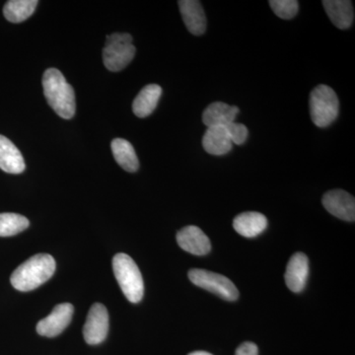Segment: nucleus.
I'll list each match as a JSON object with an SVG mask.
<instances>
[{
	"label": "nucleus",
	"instance_id": "obj_1",
	"mask_svg": "<svg viewBox=\"0 0 355 355\" xmlns=\"http://www.w3.org/2000/svg\"><path fill=\"white\" fill-rule=\"evenodd\" d=\"M44 94L46 101L60 116L69 120L76 114V94L64 74L57 69H49L43 76Z\"/></svg>",
	"mask_w": 355,
	"mask_h": 355
},
{
	"label": "nucleus",
	"instance_id": "obj_2",
	"mask_svg": "<svg viewBox=\"0 0 355 355\" xmlns=\"http://www.w3.org/2000/svg\"><path fill=\"white\" fill-rule=\"evenodd\" d=\"M55 261L51 254L33 256L14 270L11 284L17 291L27 292L38 288L53 277Z\"/></svg>",
	"mask_w": 355,
	"mask_h": 355
},
{
	"label": "nucleus",
	"instance_id": "obj_3",
	"mask_svg": "<svg viewBox=\"0 0 355 355\" xmlns=\"http://www.w3.org/2000/svg\"><path fill=\"white\" fill-rule=\"evenodd\" d=\"M114 277L128 300L139 303L144 297V284L139 266L128 254H116L113 259Z\"/></svg>",
	"mask_w": 355,
	"mask_h": 355
},
{
	"label": "nucleus",
	"instance_id": "obj_4",
	"mask_svg": "<svg viewBox=\"0 0 355 355\" xmlns=\"http://www.w3.org/2000/svg\"><path fill=\"white\" fill-rule=\"evenodd\" d=\"M340 101L328 85L317 86L310 94L311 120L319 128H327L338 118Z\"/></svg>",
	"mask_w": 355,
	"mask_h": 355
},
{
	"label": "nucleus",
	"instance_id": "obj_5",
	"mask_svg": "<svg viewBox=\"0 0 355 355\" xmlns=\"http://www.w3.org/2000/svg\"><path fill=\"white\" fill-rule=\"evenodd\" d=\"M135 51L130 34L114 33L107 36L103 50V62L110 71H121L132 62Z\"/></svg>",
	"mask_w": 355,
	"mask_h": 355
},
{
	"label": "nucleus",
	"instance_id": "obj_6",
	"mask_svg": "<svg viewBox=\"0 0 355 355\" xmlns=\"http://www.w3.org/2000/svg\"><path fill=\"white\" fill-rule=\"evenodd\" d=\"M189 279L195 286L212 292L224 300L235 301L239 297V291L235 284L219 273L195 268L189 272Z\"/></svg>",
	"mask_w": 355,
	"mask_h": 355
},
{
	"label": "nucleus",
	"instance_id": "obj_7",
	"mask_svg": "<svg viewBox=\"0 0 355 355\" xmlns=\"http://www.w3.org/2000/svg\"><path fill=\"white\" fill-rule=\"evenodd\" d=\"M109 331L108 310L101 303H95L89 310L83 335L88 345H99L106 340Z\"/></svg>",
	"mask_w": 355,
	"mask_h": 355
},
{
	"label": "nucleus",
	"instance_id": "obj_8",
	"mask_svg": "<svg viewBox=\"0 0 355 355\" xmlns=\"http://www.w3.org/2000/svg\"><path fill=\"white\" fill-rule=\"evenodd\" d=\"M73 311V306L70 303L55 306L51 314L37 324L39 335L53 338L62 334L71 322Z\"/></svg>",
	"mask_w": 355,
	"mask_h": 355
},
{
	"label": "nucleus",
	"instance_id": "obj_9",
	"mask_svg": "<svg viewBox=\"0 0 355 355\" xmlns=\"http://www.w3.org/2000/svg\"><path fill=\"white\" fill-rule=\"evenodd\" d=\"M323 205L334 216L342 220H355V200L350 193L343 190H334L324 193Z\"/></svg>",
	"mask_w": 355,
	"mask_h": 355
},
{
	"label": "nucleus",
	"instance_id": "obj_10",
	"mask_svg": "<svg viewBox=\"0 0 355 355\" xmlns=\"http://www.w3.org/2000/svg\"><path fill=\"white\" fill-rule=\"evenodd\" d=\"M177 242L179 246L195 256H205L211 250L209 237L198 226H186L178 232Z\"/></svg>",
	"mask_w": 355,
	"mask_h": 355
},
{
	"label": "nucleus",
	"instance_id": "obj_11",
	"mask_svg": "<svg viewBox=\"0 0 355 355\" xmlns=\"http://www.w3.org/2000/svg\"><path fill=\"white\" fill-rule=\"evenodd\" d=\"M309 275V260L303 253H296L291 257L286 266V286L291 291L301 292L305 288Z\"/></svg>",
	"mask_w": 355,
	"mask_h": 355
},
{
	"label": "nucleus",
	"instance_id": "obj_12",
	"mask_svg": "<svg viewBox=\"0 0 355 355\" xmlns=\"http://www.w3.org/2000/svg\"><path fill=\"white\" fill-rule=\"evenodd\" d=\"M178 4L189 31L196 36L205 34L207 30V16L202 3L198 0H181Z\"/></svg>",
	"mask_w": 355,
	"mask_h": 355
},
{
	"label": "nucleus",
	"instance_id": "obj_13",
	"mask_svg": "<svg viewBox=\"0 0 355 355\" xmlns=\"http://www.w3.org/2000/svg\"><path fill=\"white\" fill-rule=\"evenodd\" d=\"M239 112L238 107L222 102L212 103L203 112L202 121L207 128H224L235 121Z\"/></svg>",
	"mask_w": 355,
	"mask_h": 355
},
{
	"label": "nucleus",
	"instance_id": "obj_14",
	"mask_svg": "<svg viewBox=\"0 0 355 355\" xmlns=\"http://www.w3.org/2000/svg\"><path fill=\"white\" fill-rule=\"evenodd\" d=\"M323 6L327 15L333 24L340 30L349 29L354 20L352 2L349 0H324Z\"/></svg>",
	"mask_w": 355,
	"mask_h": 355
},
{
	"label": "nucleus",
	"instance_id": "obj_15",
	"mask_svg": "<svg viewBox=\"0 0 355 355\" xmlns=\"http://www.w3.org/2000/svg\"><path fill=\"white\" fill-rule=\"evenodd\" d=\"M0 169L9 174H20L25 170V161L11 140L0 135Z\"/></svg>",
	"mask_w": 355,
	"mask_h": 355
},
{
	"label": "nucleus",
	"instance_id": "obj_16",
	"mask_svg": "<svg viewBox=\"0 0 355 355\" xmlns=\"http://www.w3.org/2000/svg\"><path fill=\"white\" fill-rule=\"evenodd\" d=\"M268 226V219L256 211L243 212L235 217L233 221V227L238 234L247 238H254L260 235L266 230Z\"/></svg>",
	"mask_w": 355,
	"mask_h": 355
},
{
	"label": "nucleus",
	"instance_id": "obj_17",
	"mask_svg": "<svg viewBox=\"0 0 355 355\" xmlns=\"http://www.w3.org/2000/svg\"><path fill=\"white\" fill-rule=\"evenodd\" d=\"M162 95V88L157 84H149L135 97L132 111L139 118H146L153 113Z\"/></svg>",
	"mask_w": 355,
	"mask_h": 355
},
{
	"label": "nucleus",
	"instance_id": "obj_18",
	"mask_svg": "<svg viewBox=\"0 0 355 355\" xmlns=\"http://www.w3.org/2000/svg\"><path fill=\"white\" fill-rule=\"evenodd\" d=\"M202 146L207 153L211 155L222 156L230 153L232 149V142L229 139L225 128H207L203 135Z\"/></svg>",
	"mask_w": 355,
	"mask_h": 355
},
{
	"label": "nucleus",
	"instance_id": "obj_19",
	"mask_svg": "<svg viewBox=\"0 0 355 355\" xmlns=\"http://www.w3.org/2000/svg\"><path fill=\"white\" fill-rule=\"evenodd\" d=\"M111 147L116 163L123 170L130 173L137 172L139 170V158L130 141L123 139H116L112 141Z\"/></svg>",
	"mask_w": 355,
	"mask_h": 355
},
{
	"label": "nucleus",
	"instance_id": "obj_20",
	"mask_svg": "<svg viewBox=\"0 0 355 355\" xmlns=\"http://www.w3.org/2000/svg\"><path fill=\"white\" fill-rule=\"evenodd\" d=\"M38 3L37 0H10L4 6V17L11 23L23 22L31 17Z\"/></svg>",
	"mask_w": 355,
	"mask_h": 355
},
{
	"label": "nucleus",
	"instance_id": "obj_21",
	"mask_svg": "<svg viewBox=\"0 0 355 355\" xmlns=\"http://www.w3.org/2000/svg\"><path fill=\"white\" fill-rule=\"evenodd\" d=\"M30 222L17 214H0V237H10L29 227Z\"/></svg>",
	"mask_w": 355,
	"mask_h": 355
},
{
	"label": "nucleus",
	"instance_id": "obj_22",
	"mask_svg": "<svg viewBox=\"0 0 355 355\" xmlns=\"http://www.w3.org/2000/svg\"><path fill=\"white\" fill-rule=\"evenodd\" d=\"M273 12L282 19L289 20L298 13L299 3L296 0H270Z\"/></svg>",
	"mask_w": 355,
	"mask_h": 355
},
{
	"label": "nucleus",
	"instance_id": "obj_23",
	"mask_svg": "<svg viewBox=\"0 0 355 355\" xmlns=\"http://www.w3.org/2000/svg\"><path fill=\"white\" fill-rule=\"evenodd\" d=\"M226 132H227L229 139H230L232 144L236 146H242L245 144L248 139V135H249V130L246 125H242V123H237L235 121L229 123V125L224 127Z\"/></svg>",
	"mask_w": 355,
	"mask_h": 355
},
{
	"label": "nucleus",
	"instance_id": "obj_24",
	"mask_svg": "<svg viewBox=\"0 0 355 355\" xmlns=\"http://www.w3.org/2000/svg\"><path fill=\"white\" fill-rule=\"evenodd\" d=\"M235 355H259V349L254 343L246 342L238 347Z\"/></svg>",
	"mask_w": 355,
	"mask_h": 355
},
{
	"label": "nucleus",
	"instance_id": "obj_25",
	"mask_svg": "<svg viewBox=\"0 0 355 355\" xmlns=\"http://www.w3.org/2000/svg\"><path fill=\"white\" fill-rule=\"evenodd\" d=\"M189 355H212L211 354H209V352H191Z\"/></svg>",
	"mask_w": 355,
	"mask_h": 355
}]
</instances>
